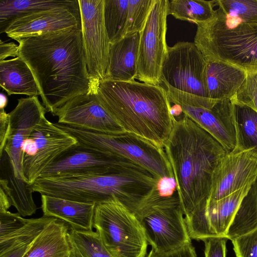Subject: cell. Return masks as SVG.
<instances>
[{
    "label": "cell",
    "mask_w": 257,
    "mask_h": 257,
    "mask_svg": "<svg viewBox=\"0 0 257 257\" xmlns=\"http://www.w3.org/2000/svg\"><path fill=\"white\" fill-rule=\"evenodd\" d=\"M43 216L60 219L80 232L93 230L95 204L87 203L41 195Z\"/></svg>",
    "instance_id": "obj_20"
},
{
    "label": "cell",
    "mask_w": 257,
    "mask_h": 257,
    "mask_svg": "<svg viewBox=\"0 0 257 257\" xmlns=\"http://www.w3.org/2000/svg\"><path fill=\"white\" fill-rule=\"evenodd\" d=\"M168 0H154L145 26L140 33L136 79L160 85L162 69L168 54L166 42Z\"/></svg>",
    "instance_id": "obj_11"
},
{
    "label": "cell",
    "mask_w": 257,
    "mask_h": 257,
    "mask_svg": "<svg viewBox=\"0 0 257 257\" xmlns=\"http://www.w3.org/2000/svg\"><path fill=\"white\" fill-rule=\"evenodd\" d=\"M207 61L194 42H178L168 48L162 80L179 90L207 97L205 71Z\"/></svg>",
    "instance_id": "obj_13"
},
{
    "label": "cell",
    "mask_w": 257,
    "mask_h": 257,
    "mask_svg": "<svg viewBox=\"0 0 257 257\" xmlns=\"http://www.w3.org/2000/svg\"><path fill=\"white\" fill-rule=\"evenodd\" d=\"M140 39V33L137 32L111 44L106 79L119 81L135 80L137 73Z\"/></svg>",
    "instance_id": "obj_22"
},
{
    "label": "cell",
    "mask_w": 257,
    "mask_h": 257,
    "mask_svg": "<svg viewBox=\"0 0 257 257\" xmlns=\"http://www.w3.org/2000/svg\"><path fill=\"white\" fill-rule=\"evenodd\" d=\"M93 228L113 257H146L149 244L142 225L116 197L96 204Z\"/></svg>",
    "instance_id": "obj_8"
},
{
    "label": "cell",
    "mask_w": 257,
    "mask_h": 257,
    "mask_svg": "<svg viewBox=\"0 0 257 257\" xmlns=\"http://www.w3.org/2000/svg\"><path fill=\"white\" fill-rule=\"evenodd\" d=\"M212 18L224 25L257 23V0H217Z\"/></svg>",
    "instance_id": "obj_27"
},
{
    "label": "cell",
    "mask_w": 257,
    "mask_h": 257,
    "mask_svg": "<svg viewBox=\"0 0 257 257\" xmlns=\"http://www.w3.org/2000/svg\"><path fill=\"white\" fill-rule=\"evenodd\" d=\"M227 239L225 237H215L203 240L204 257H226Z\"/></svg>",
    "instance_id": "obj_38"
},
{
    "label": "cell",
    "mask_w": 257,
    "mask_h": 257,
    "mask_svg": "<svg viewBox=\"0 0 257 257\" xmlns=\"http://www.w3.org/2000/svg\"><path fill=\"white\" fill-rule=\"evenodd\" d=\"M75 27L81 28L80 9L58 8L16 18L10 23L5 33L17 41Z\"/></svg>",
    "instance_id": "obj_19"
},
{
    "label": "cell",
    "mask_w": 257,
    "mask_h": 257,
    "mask_svg": "<svg viewBox=\"0 0 257 257\" xmlns=\"http://www.w3.org/2000/svg\"><path fill=\"white\" fill-rule=\"evenodd\" d=\"M77 144L73 136L44 117L22 146L24 181L32 184L58 157Z\"/></svg>",
    "instance_id": "obj_10"
},
{
    "label": "cell",
    "mask_w": 257,
    "mask_h": 257,
    "mask_svg": "<svg viewBox=\"0 0 257 257\" xmlns=\"http://www.w3.org/2000/svg\"><path fill=\"white\" fill-rule=\"evenodd\" d=\"M9 113L10 129L4 152L9 156L16 177L24 180L23 174L22 146L34 128L48 112L38 96L19 99Z\"/></svg>",
    "instance_id": "obj_18"
},
{
    "label": "cell",
    "mask_w": 257,
    "mask_h": 257,
    "mask_svg": "<svg viewBox=\"0 0 257 257\" xmlns=\"http://www.w3.org/2000/svg\"><path fill=\"white\" fill-rule=\"evenodd\" d=\"M171 103L211 135L229 152L237 146L232 99L214 100L179 90L165 83Z\"/></svg>",
    "instance_id": "obj_9"
},
{
    "label": "cell",
    "mask_w": 257,
    "mask_h": 257,
    "mask_svg": "<svg viewBox=\"0 0 257 257\" xmlns=\"http://www.w3.org/2000/svg\"><path fill=\"white\" fill-rule=\"evenodd\" d=\"M30 219L22 217L18 213L9 211L0 212V237L7 235L26 225Z\"/></svg>",
    "instance_id": "obj_37"
},
{
    "label": "cell",
    "mask_w": 257,
    "mask_h": 257,
    "mask_svg": "<svg viewBox=\"0 0 257 257\" xmlns=\"http://www.w3.org/2000/svg\"><path fill=\"white\" fill-rule=\"evenodd\" d=\"M0 188L10 199L22 216L35 214L37 207L33 198V191L24 180L16 177L8 155L4 152L1 157Z\"/></svg>",
    "instance_id": "obj_24"
},
{
    "label": "cell",
    "mask_w": 257,
    "mask_h": 257,
    "mask_svg": "<svg viewBox=\"0 0 257 257\" xmlns=\"http://www.w3.org/2000/svg\"><path fill=\"white\" fill-rule=\"evenodd\" d=\"M257 228V177L231 222L226 237L232 239Z\"/></svg>",
    "instance_id": "obj_28"
},
{
    "label": "cell",
    "mask_w": 257,
    "mask_h": 257,
    "mask_svg": "<svg viewBox=\"0 0 257 257\" xmlns=\"http://www.w3.org/2000/svg\"><path fill=\"white\" fill-rule=\"evenodd\" d=\"M99 100L125 132L164 149L175 117L167 91L160 85L106 79L97 88Z\"/></svg>",
    "instance_id": "obj_3"
},
{
    "label": "cell",
    "mask_w": 257,
    "mask_h": 257,
    "mask_svg": "<svg viewBox=\"0 0 257 257\" xmlns=\"http://www.w3.org/2000/svg\"><path fill=\"white\" fill-rule=\"evenodd\" d=\"M55 218L43 216L31 218L22 228L0 237V254L10 249L32 243L44 228Z\"/></svg>",
    "instance_id": "obj_31"
},
{
    "label": "cell",
    "mask_w": 257,
    "mask_h": 257,
    "mask_svg": "<svg viewBox=\"0 0 257 257\" xmlns=\"http://www.w3.org/2000/svg\"><path fill=\"white\" fill-rule=\"evenodd\" d=\"M55 123L73 136L82 146L135 164L147 170L159 181L174 179L164 149L147 140L127 132L106 134Z\"/></svg>",
    "instance_id": "obj_5"
},
{
    "label": "cell",
    "mask_w": 257,
    "mask_h": 257,
    "mask_svg": "<svg viewBox=\"0 0 257 257\" xmlns=\"http://www.w3.org/2000/svg\"><path fill=\"white\" fill-rule=\"evenodd\" d=\"M12 205L11 201L8 196L0 188V212L9 211Z\"/></svg>",
    "instance_id": "obj_43"
},
{
    "label": "cell",
    "mask_w": 257,
    "mask_h": 257,
    "mask_svg": "<svg viewBox=\"0 0 257 257\" xmlns=\"http://www.w3.org/2000/svg\"><path fill=\"white\" fill-rule=\"evenodd\" d=\"M134 212L155 251L167 252L192 243L176 191L163 195L159 186L141 201Z\"/></svg>",
    "instance_id": "obj_7"
},
{
    "label": "cell",
    "mask_w": 257,
    "mask_h": 257,
    "mask_svg": "<svg viewBox=\"0 0 257 257\" xmlns=\"http://www.w3.org/2000/svg\"><path fill=\"white\" fill-rule=\"evenodd\" d=\"M164 150L186 218L206 203L215 170L227 152L211 135L185 115L175 118Z\"/></svg>",
    "instance_id": "obj_2"
},
{
    "label": "cell",
    "mask_w": 257,
    "mask_h": 257,
    "mask_svg": "<svg viewBox=\"0 0 257 257\" xmlns=\"http://www.w3.org/2000/svg\"><path fill=\"white\" fill-rule=\"evenodd\" d=\"M69 239L83 257H113L106 249L96 231L80 232L70 228Z\"/></svg>",
    "instance_id": "obj_33"
},
{
    "label": "cell",
    "mask_w": 257,
    "mask_h": 257,
    "mask_svg": "<svg viewBox=\"0 0 257 257\" xmlns=\"http://www.w3.org/2000/svg\"><path fill=\"white\" fill-rule=\"evenodd\" d=\"M88 72L96 83L107 79L110 42L104 19V0H78Z\"/></svg>",
    "instance_id": "obj_12"
},
{
    "label": "cell",
    "mask_w": 257,
    "mask_h": 257,
    "mask_svg": "<svg viewBox=\"0 0 257 257\" xmlns=\"http://www.w3.org/2000/svg\"><path fill=\"white\" fill-rule=\"evenodd\" d=\"M215 6V1L172 0L168 4V15L197 25L212 18Z\"/></svg>",
    "instance_id": "obj_29"
},
{
    "label": "cell",
    "mask_w": 257,
    "mask_h": 257,
    "mask_svg": "<svg viewBox=\"0 0 257 257\" xmlns=\"http://www.w3.org/2000/svg\"><path fill=\"white\" fill-rule=\"evenodd\" d=\"M247 73L221 61H207L205 84L207 97L214 100L231 99L244 82Z\"/></svg>",
    "instance_id": "obj_21"
},
{
    "label": "cell",
    "mask_w": 257,
    "mask_h": 257,
    "mask_svg": "<svg viewBox=\"0 0 257 257\" xmlns=\"http://www.w3.org/2000/svg\"><path fill=\"white\" fill-rule=\"evenodd\" d=\"M8 104V98L7 96L1 93V103H0V109H5V108Z\"/></svg>",
    "instance_id": "obj_44"
},
{
    "label": "cell",
    "mask_w": 257,
    "mask_h": 257,
    "mask_svg": "<svg viewBox=\"0 0 257 257\" xmlns=\"http://www.w3.org/2000/svg\"><path fill=\"white\" fill-rule=\"evenodd\" d=\"M251 185L219 200L207 201L206 204L185 218L191 239L203 241L211 237H226L241 203Z\"/></svg>",
    "instance_id": "obj_14"
},
{
    "label": "cell",
    "mask_w": 257,
    "mask_h": 257,
    "mask_svg": "<svg viewBox=\"0 0 257 257\" xmlns=\"http://www.w3.org/2000/svg\"><path fill=\"white\" fill-rule=\"evenodd\" d=\"M19 56V45L14 42L5 43L0 41V61L9 57Z\"/></svg>",
    "instance_id": "obj_41"
},
{
    "label": "cell",
    "mask_w": 257,
    "mask_h": 257,
    "mask_svg": "<svg viewBox=\"0 0 257 257\" xmlns=\"http://www.w3.org/2000/svg\"><path fill=\"white\" fill-rule=\"evenodd\" d=\"M232 99L257 112V72L247 73L244 82Z\"/></svg>",
    "instance_id": "obj_35"
},
{
    "label": "cell",
    "mask_w": 257,
    "mask_h": 257,
    "mask_svg": "<svg viewBox=\"0 0 257 257\" xmlns=\"http://www.w3.org/2000/svg\"><path fill=\"white\" fill-rule=\"evenodd\" d=\"M194 43L206 61L257 72V23L224 25L212 19L197 25Z\"/></svg>",
    "instance_id": "obj_6"
},
{
    "label": "cell",
    "mask_w": 257,
    "mask_h": 257,
    "mask_svg": "<svg viewBox=\"0 0 257 257\" xmlns=\"http://www.w3.org/2000/svg\"><path fill=\"white\" fill-rule=\"evenodd\" d=\"M71 245L72 248L69 257H83L80 252L72 244Z\"/></svg>",
    "instance_id": "obj_45"
},
{
    "label": "cell",
    "mask_w": 257,
    "mask_h": 257,
    "mask_svg": "<svg viewBox=\"0 0 257 257\" xmlns=\"http://www.w3.org/2000/svg\"><path fill=\"white\" fill-rule=\"evenodd\" d=\"M52 114L61 124L106 134L125 132L102 106L97 92L73 97Z\"/></svg>",
    "instance_id": "obj_17"
},
{
    "label": "cell",
    "mask_w": 257,
    "mask_h": 257,
    "mask_svg": "<svg viewBox=\"0 0 257 257\" xmlns=\"http://www.w3.org/2000/svg\"><path fill=\"white\" fill-rule=\"evenodd\" d=\"M159 183L147 170L134 166L105 175L39 177L29 187L41 195L95 204L116 197L134 212Z\"/></svg>",
    "instance_id": "obj_4"
},
{
    "label": "cell",
    "mask_w": 257,
    "mask_h": 257,
    "mask_svg": "<svg viewBox=\"0 0 257 257\" xmlns=\"http://www.w3.org/2000/svg\"><path fill=\"white\" fill-rule=\"evenodd\" d=\"M154 0H128L124 37L143 29Z\"/></svg>",
    "instance_id": "obj_34"
},
{
    "label": "cell",
    "mask_w": 257,
    "mask_h": 257,
    "mask_svg": "<svg viewBox=\"0 0 257 257\" xmlns=\"http://www.w3.org/2000/svg\"><path fill=\"white\" fill-rule=\"evenodd\" d=\"M128 0H104V19L110 44L124 37Z\"/></svg>",
    "instance_id": "obj_32"
},
{
    "label": "cell",
    "mask_w": 257,
    "mask_h": 257,
    "mask_svg": "<svg viewBox=\"0 0 257 257\" xmlns=\"http://www.w3.org/2000/svg\"><path fill=\"white\" fill-rule=\"evenodd\" d=\"M146 257H197V256L195 248L191 243L165 253H159L151 249Z\"/></svg>",
    "instance_id": "obj_39"
},
{
    "label": "cell",
    "mask_w": 257,
    "mask_h": 257,
    "mask_svg": "<svg viewBox=\"0 0 257 257\" xmlns=\"http://www.w3.org/2000/svg\"><path fill=\"white\" fill-rule=\"evenodd\" d=\"M232 100L234 104L236 147L257 151V112L249 106Z\"/></svg>",
    "instance_id": "obj_30"
},
{
    "label": "cell",
    "mask_w": 257,
    "mask_h": 257,
    "mask_svg": "<svg viewBox=\"0 0 257 257\" xmlns=\"http://www.w3.org/2000/svg\"><path fill=\"white\" fill-rule=\"evenodd\" d=\"M19 56L37 82L43 105L53 112L73 97L97 92L88 72L81 28L17 40Z\"/></svg>",
    "instance_id": "obj_1"
},
{
    "label": "cell",
    "mask_w": 257,
    "mask_h": 257,
    "mask_svg": "<svg viewBox=\"0 0 257 257\" xmlns=\"http://www.w3.org/2000/svg\"><path fill=\"white\" fill-rule=\"evenodd\" d=\"M58 8L80 9L78 0H0V32L16 18Z\"/></svg>",
    "instance_id": "obj_26"
},
{
    "label": "cell",
    "mask_w": 257,
    "mask_h": 257,
    "mask_svg": "<svg viewBox=\"0 0 257 257\" xmlns=\"http://www.w3.org/2000/svg\"><path fill=\"white\" fill-rule=\"evenodd\" d=\"M134 166L138 165L77 144L58 157L39 177L105 175Z\"/></svg>",
    "instance_id": "obj_15"
},
{
    "label": "cell",
    "mask_w": 257,
    "mask_h": 257,
    "mask_svg": "<svg viewBox=\"0 0 257 257\" xmlns=\"http://www.w3.org/2000/svg\"><path fill=\"white\" fill-rule=\"evenodd\" d=\"M66 222L55 218L33 242L24 257H69L72 245Z\"/></svg>",
    "instance_id": "obj_23"
},
{
    "label": "cell",
    "mask_w": 257,
    "mask_h": 257,
    "mask_svg": "<svg viewBox=\"0 0 257 257\" xmlns=\"http://www.w3.org/2000/svg\"><path fill=\"white\" fill-rule=\"evenodd\" d=\"M32 243L10 249L0 254V257H24L30 248Z\"/></svg>",
    "instance_id": "obj_42"
},
{
    "label": "cell",
    "mask_w": 257,
    "mask_h": 257,
    "mask_svg": "<svg viewBox=\"0 0 257 257\" xmlns=\"http://www.w3.org/2000/svg\"><path fill=\"white\" fill-rule=\"evenodd\" d=\"M0 85L9 95H40L31 70L19 56L0 61Z\"/></svg>",
    "instance_id": "obj_25"
},
{
    "label": "cell",
    "mask_w": 257,
    "mask_h": 257,
    "mask_svg": "<svg viewBox=\"0 0 257 257\" xmlns=\"http://www.w3.org/2000/svg\"><path fill=\"white\" fill-rule=\"evenodd\" d=\"M10 129L9 113L0 109V158L3 156Z\"/></svg>",
    "instance_id": "obj_40"
},
{
    "label": "cell",
    "mask_w": 257,
    "mask_h": 257,
    "mask_svg": "<svg viewBox=\"0 0 257 257\" xmlns=\"http://www.w3.org/2000/svg\"><path fill=\"white\" fill-rule=\"evenodd\" d=\"M257 177V151L236 147L227 152L214 172L207 201L219 200L251 185Z\"/></svg>",
    "instance_id": "obj_16"
},
{
    "label": "cell",
    "mask_w": 257,
    "mask_h": 257,
    "mask_svg": "<svg viewBox=\"0 0 257 257\" xmlns=\"http://www.w3.org/2000/svg\"><path fill=\"white\" fill-rule=\"evenodd\" d=\"M231 241L236 257H257V228Z\"/></svg>",
    "instance_id": "obj_36"
}]
</instances>
